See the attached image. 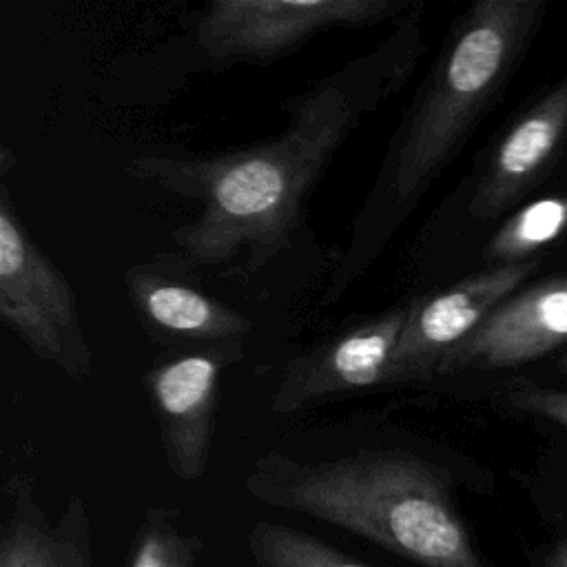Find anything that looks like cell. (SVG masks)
I'll use <instances>...</instances> for the list:
<instances>
[{
	"label": "cell",
	"instance_id": "obj_1",
	"mask_svg": "<svg viewBox=\"0 0 567 567\" xmlns=\"http://www.w3.org/2000/svg\"><path fill=\"white\" fill-rule=\"evenodd\" d=\"M425 47L423 4L414 2L374 47L288 97L281 106L288 124L277 135L217 153H146L128 173L199 204L197 217L171 230L190 264L241 261L257 270L290 244L337 151L399 93Z\"/></svg>",
	"mask_w": 567,
	"mask_h": 567
},
{
	"label": "cell",
	"instance_id": "obj_2",
	"mask_svg": "<svg viewBox=\"0 0 567 567\" xmlns=\"http://www.w3.org/2000/svg\"><path fill=\"white\" fill-rule=\"evenodd\" d=\"M543 0H481L450 29L388 140L377 177L332 266L326 301L341 299L385 252L512 75Z\"/></svg>",
	"mask_w": 567,
	"mask_h": 567
},
{
	"label": "cell",
	"instance_id": "obj_3",
	"mask_svg": "<svg viewBox=\"0 0 567 567\" xmlns=\"http://www.w3.org/2000/svg\"><path fill=\"white\" fill-rule=\"evenodd\" d=\"M261 503L343 527L421 567H485L441 465L405 445L297 458L268 452L246 476Z\"/></svg>",
	"mask_w": 567,
	"mask_h": 567
},
{
	"label": "cell",
	"instance_id": "obj_4",
	"mask_svg": "<svg viewBox=\"0 0 567 567\" xmlns=\"http://www.w3.org/2000/svg\"><path fill=\"white\" fill-rule=\"evenodd\" d=\"M0 317L42 361L86 377L93 354L78 299L58 266L27 233L7 184L0 186Z\"/></svg>",
	"mask_w": 567,
	"mask_h": 567
},
{
	"label": "cell",
	"instance_id": "obj_5",
	"mask_svg": "<svg viewBox=\"0 0 567 567\" xmlns=\"http://www.w3.org/2000/svg\"><path fill=\"white\" fill-rule=\"evenodd\" d=\"M412 0H215L195 24L197 49L217 64L268 62L330 29L396 20Z\"/></svg>",
	"mask_w": 567,
	"mask_h": 567
},
{
	"label": "cell",
	"instance_id": "obj_6",
	"mask_svg": "<svg viewBox=\"0 0 567 567\" xmlns=\"http://www.w3.org/2000/svg\"><path fill=\"white\" fill-rule=\"evenodd\" d=\"M412 301L414 297L403 299L297 354L281 372L270 410L290 414L326 399L390 385L394 352Z\"/></svg>",
	"mask_w": 567,
	"mask_h": 567
},
{
	"label": "cell",
	"instance_id": "obj_7",
	"mask_svg": "<svg viewBox=\"0 0 567 567\" xmlns=\"http://www.w3.org/2000/svg\"><path fill=\"white\" fill-rule=\"evenodd\" d=\"M536 261L492 266L423 297H414L401 332L390 385L427 381L441 359L467 339L487 315L512 297L534 272Z\"/></svg>",
	"mask_w": 567,
	"mask_h": 567
},
{
	"label": "cell",
	"instance_id": "obj_8",
	"mask_svg": "<svg viewBox=\"0 0 567 567\" xmlns=\"http://www.w3.org/2000/svg\"><path fill=\"white\" fill-rule=\"evenodd\" d=\"M239 352V343L186 348L157 361L144 377L168 465L182 481H195L206 470L221 370Z\"/></svg>",
	"mask_w": 567,
	"mask_h": 567
},
{
	"label": "cell",
	"instance_id": "obj_9",
	"mask_svg": "<svg viewBox=\"0 0 567 567\" xmlns=\"http://www.w3.org/2000/svg\"><path fill=\"white\" fill-rule=\"evenodd\" d=\"M567 341V277L514 292L434 370V377L514 368Z\"/></svg>",
	"mask_w": 567,
	"mask_h": 567
},
{
	"label": "cell",
	"instance_id": "obj_10",
	"mask_svg": "<svg viewBox=\"0 0 567 567\" xmlns=\"http://www.w3.org/2000/svg\"><path fill=\"white\" fill-rule=\"evenodd\" d=\"M126 290L144 330L164 343L188 348L241 343L250 330L241 312L151 264L128 268Z\"/></svg>",
	"mask_w": 567,
	"mask_h": 567
},
{
	"label": "cell",
	"instance_id": "obj_11",
	"mask_svg": "<svg viewBox=\"0 0 567 567\" xmlns=\"http://www.w3.org/2000/svg\"><path fill=\"white\" fill-rule=\"evenodd\" d=\"M567 133V80L525 111L492 151L470 197V215L492 219L547 168Z\"/></svg>",
	"mask_w": 567,
	"mask_h": 567
},
{
	"label": "cell",
	"instance_id": "obj_12",
	"mask_svg": "<svg viewBox=\"0 0 567 567\" xmlns=\"http://www.w3.org/2000/svg\"><path fill=\"white\" fill-rule=\"evenodd\" d=\"M9 512L0 536V567H93L89 514L80 496L69 498L49 523L22 478L7 483Z\"/></svg>",
	"mask_w": 567,
	"mask_h": 567
},
{
	"label": "cell",
	"instance_id": "obj_13",
	"mask_svg": "<svg viewBox=\"0 0 567 567\" xmlns=\"http://www.w3.org/2000/svg\"><path fill=\"white\" fill-rule=\"evenodd\" d=\"M567 228V197H543L512 215L487 241L485 259L494 266L527 261V255L554 241Z\"/></svg>",
	"mask_w": 567,
	"mask_h": 567
},
{
	"label": "cell",
	"instance_id": "obj_14",
	"mask_svg": "<svg viewBox=\"0 0 567 567\" xmlns=\"http://www.w3.org/2000/svg\"><path fill=\"white\" fill-rule=\"evenodd\" d=\"M257 567H368L323 540L275 523H259L248 536Z\"/></svg>",
	"mask_w": 567,
	"mask_h": 567
},
{
	"label": "cell",
	"instance_id": "obj_15",
	"mask_svg": "<svg viewBox=\"0 0 567 567\" xmlns=\"http://www.w3.org/2000/svg\"><path fill=\"white\" fill-rule=\"evenodd\" d=\"M131 567H197V540L171 509H151L140 525Z\"/></svg>",
	"mask_w": 567,
	"mask_h": 567
},
{
	"label": "cell",
	"instance_id": "obj_16",
	"mask_svg": "<svg viewBox=\"0 0 567 567\" xmlns=\"http://www.w3.org/2000/svg\"><path fill=\"white\" fill-rule=\"evenodd\" d=\"M512 403L518 410L540 414L549 421H556L558 425H563L567 430V392L525 388V390H516L512 394Z\"/></svg>",
	"mask_w": 567,
	"mask_h": 567
},
{
	"label": "cell",
	"instance_id": "obj_17",
	"mask_svg": "<svg viewBox=\"0 0 567 567\" xmlns=\"http://www.w3.org/2000/svg\"><path fill=\"white\" fill-rule=\"evenodd\" d=\"M547 567H567V543H560L547 556Z\"/></svg>",
	"mask_w": 567,
	"mask_h": 567
},
{
	"label": "cell",
	"instance_id": "obj_18",
	"mask_svg": "<svg viewBox=\"0 0 567 567\" xmlns=\"http://www.w3.org/2000/svg\"><path fill=\"white\" fill-rule=\"evenodd\" d=\"M560 368H563V370H565V372H567V357H565V359H563V361H560Z\"/></svg>",
	"mask_w": 567,
	"mask_h": 567
}]
</instances>
